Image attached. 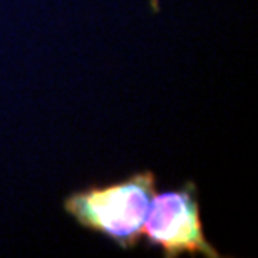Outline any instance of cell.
I'll return each instance as SVG.
<instances>
[{"label":"cell","mask_w":258,"mask_h":258,"mask_svg":"<svg viewBox=\"0 0 258 258\" xmlns=\"http://www.w3.org/2000/svg\"><path fill=\"white\" fill-rule=\"evenodd\" d=\"M143 235H146L153 246L161 248L166 258L179 255L221 256L206 240L198 191L191 181L178 189H168L153 196L144 218Z\"/></svg>","instance_id":"cell-2"},{"label":"cell","mask_w":258,"mask_h":258,"mask_svg":"<svg viewBox=\"0 0 258 258\" xmlns=\"http://www.w3.org/2000/svg\"><path fill=\"white\" fill-rule=\"evenodd\" d=\"M154 186V174L139 171L119 181L77 189L64 200V210L82 228L104 236L122 250H133L143 238Z\"/></svg>","instance_id":"cell-1"}]
</instances>
